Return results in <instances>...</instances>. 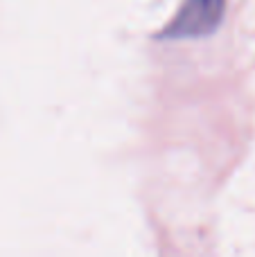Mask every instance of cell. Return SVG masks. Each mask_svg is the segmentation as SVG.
Returning a JSON list of instances; mask_svg holds the SVG:
<instances>
[{"instance_id":"1","label":"cell","mask_w":255,"mask_h":257,"mask_svg":"<svg viewBox=\"0 0 255 257\" xmlns=\"http://www.w3.org/2000/svg\"><path fill=\"white\" fill-rule=\"evenodd\" d=\"M224 12V0H190L188 7L176 18L174 30L170 34H206L219 23Z\"/></svg>"}]
</instances>
